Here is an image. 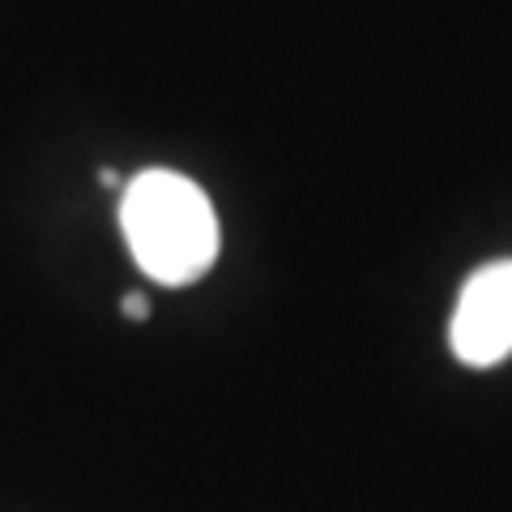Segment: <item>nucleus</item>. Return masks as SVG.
<instances>
[{"instance_id": "f03ea898", "label": "nucleus", "mask_w": 512, "mask_h": 512, "mask_svg": "<svg viewBox=\"0 0 512 512\" xmlns=\"http://www.w3.org/2000/svg\"><path fill=\"white\" fill-rule=\"evenodd\" d=\"M448 346L466 367H495L512 355V256L466 278L448 320Z\"/></svg>"}, {"instance_id": "7ed1b4c3", "label": "nucleus", "mask_w": 512, "mask_h": 512, "mask_svg": "<svg viewBox=\"0 0 512 512\" xmlns=\"http://www.w3.org/2000/svg\"><path fill=\"white\" fill-rule=\"evenodd\" d=\"M120 312H124V316H133V320H146V316H150V299L133 291V295H124V299H120Z\"/></svg>"}, {"instance_id": "f257e3e1", "label": "nucleus", "mask_w": 512, "mask_h": 512, "mask_svg": "<svg viewBox=\"0 0 512 512\" xmlns=\"http://www.w3.org/2000/svg\"><path fill=\"white\" fill-rule=\"evenodd\" d=\"M120 227L137 269L158 286L197 282L210 274L222 248L210 197L197 180L171 167H150L124 184Z\"/></svg>"}, {"instance_id": "20e7f679", "label": "nucleus", "mask_w": 512, "mask_h": 512, "mask_svg": "<svg viewBox=\"0 0 512 512\" xmlns=\"http://www.w3.org/2000/svg\"><path fill=\"white\" fill-rule=\"evenodd\" d=\"M99 180H103L107 188H120V175H116V171H111V167H103V171H99Z\"/></svg>"}]
</instances>
